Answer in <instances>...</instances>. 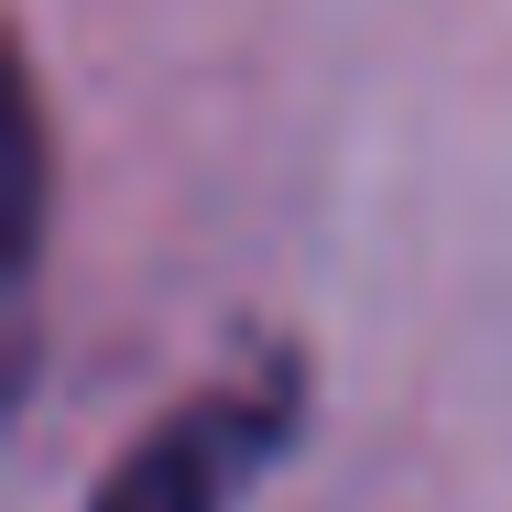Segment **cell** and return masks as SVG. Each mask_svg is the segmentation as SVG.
<instances>
[{
  "label": "cell",
  "instance_id": "obj_1",
  "mask_svg": "<svg viewBox=\"0 0 512 512\" xmlns=\"http://www.w3.org/2000/svg\"><path fill=\"white\" fill-rule=\"evenodd\" d=\"M262 436H273L262 404H197V414H175V425H153L109 469V491L88 512H229L240 469L262 458Z\"/></svg>",
  "mask_w": 512,
  "mask_h": 512
}]
</instances>
